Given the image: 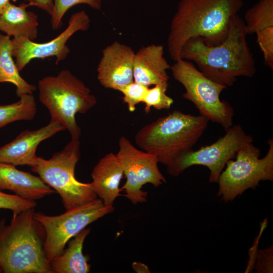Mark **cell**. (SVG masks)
Returning a JSON list of instances; mask_svg holds the SVG:
<instances>
[{"label": "cell", "mask_w": 273, "mask_h": 273, "mask_svg": "<svg viewBox=\"0 0 273 273\" xmlns=\"http://www.w3.org/2000/svg\"><path fill=\"white\" fill-rule=\"evenodd\" d=\"M90 232L84 229L68 242V247L50 262L54 273H87L90 271L89 258L82 252L83 245Z\"/></svg>", "instance_id": "obj_19"}, {"label": "cell", "mask_w": 273, "mask_h": 273, "mask_svg": "<svg viewBox=\"0 0 273 273\" xmlns=\"http://www.w3.org/2000/svg\"><path fill=\"white\" fill-rule=\"evenodd\" d=\"M54 8L51 16L52 27L54 30L60 28L65 13L72 7L78 4H86L95 10H100L102 0H53Z\"/></svg>", "instance_id": "obj_24"}, {"label": "cell", "mask_w": 273, "mask_h": 273, "mask_svg": "<svg viewBox=\"0 0 273 273\" xmlns=\"http://www.w3.org/2000/svg\"><path fill=\"white\" fill-rule=\"evenodd\" d=\"M126 180L121 191L133 204L147 202V192L143 186L150 183L158 187L166 183L160 171L157 157L153 154L135 148L127 138H120L119 151L116 154Z\"/></svg>", "instance_id": "obj_11"}, {"label": "cell", "mask_w": 273, "mask_h": 273, "mask_svg": "<svg viewBox=\"0 0 273 273\" xmlns=\"http://www.w3.org/2000/svg\"><path fill=\"white\" fill-rule=\"evenodd\" d=\"M39 99L49 110L51 120L62 124L71 138L79 139L81 129L76 121L77 113L84 114L97 104L90 89L68 70L38 81Z\"/></svg>", "instance_id": "obj_5"}, {"label": "cell", "mask_w": 273, "mask_h": 273, "mask_svg": "<svg viewBox=\"0 0 273 273\" xmlns=\"http://www.w3.org/2000/svg\"><path fill=\"white\" fill-rule=\"evenodd\" d=\"M64 130L62 124L51 120L48 125L38 129L24 130L12 141L0 147V162L33 167L37 163L36 150L40 143Z\"/></svg>", "instance_id": "obj_14"}, {"label": "cell", "mask_w": 273, "mask_h": 273, "mask_svg": "<svg viewBox=\"0 0 273 273\" xmlns=\"http://www.w3.org/2000/svg\"><path fill=\"white\" fill-rule=\"evenodd\" d=\"M133 269L138 273H149L150 269L147 265L142 262H134L132 264Z\"/></svg>", "instance_id": "obj_30"}, {"label": "cell", "mask_w": 273, "mask_h": 273, "mask_svg": "<svg viewBox=\"0 0 273 273\" xmlns=\"http://www.w3.org/2000/svg\"><path fill=\"white\" fill-rule=\"evenodd\" d=\"M123 175L122 166L113 153L106 154L93 168L91 186L105 206H113L116 198L121 195L119 186Z\"/></svg>", "instance_id": "obj_17"}, {"label": "cell", "mask_w": 273, "mask_h": 273, "mask_svg": "<svg viewBox=\"0 0 273 273\" xmlns=\"http://www.w3.org/2000/svg\"><path fill=\"white\" fill-rule=\"evenodd\" d=\"M168 85V82L162 83L155 84L152 88L149 87L143 102L145 104L146 113H150L152 107L157 110L170 108L174 101L166 94Z\"/></svg>", "instance_id": "obj_23"}, {"label": "cell", "mask_w": 273, "mask_h": 273, "mask_svg": "<svg viewBox=\"0 0 273 273\" xmlns=\"http://www.w3.org/2000/svg\"><path fill=\"white\" fill-rule=\"evenodd\" d=\"M9 190L24 199L36 201L56 192L39 176L0 162V191Z\"/></svg>", "instance_id": "obj_16"}, {"label": "cell", "mask_w": 273, "mask_h": 273, "mask_svg": "<svg viewBox=\"0 0 273 273\" xmlns=\"http://www.w3.org/2000/svg\"><path fill=\"white\" fill-rule=\"evenodd\" d=\"M0 273H3V270H2V268H1V267H0Z\"/></svg>", "instance_id": "obj_32"}, {"label": "cell", "mask_w": 273, "mask_h": 273, "mask_svg": "<svg viewBox=\"0 0 273 273\" xmlns=\"http://www.w3.org/2000/svg\"><path fill=\"white\" fill-rule=\"evenodd\" d=\"M19 98L15 103L0 105V128L15 121L34 118L37 108L33 94H24Z\"/></svg>", "instance_id": "obj_21"}, {"label": "cell", "mask_w": 273, "mask_h": 273, "mask_svg": "<svg viewBox=\"0 0 273 273\" xmlns=\"http://www.w3.org/2000/svg\"><path fill=\"white\" fill-rule=\"evenodd\" d=\"M35 201L24 199L17 195L8 194L0 191V210L1 209L10 210L13 214H18L30 208L36 206Z\"/></svg>", "instance_id": "obj_26"}, {"label": "cell", "mask_w": 273, "mask_h": 273, "mask_svg": "<svg viewBox=\"0 0 273 273\" xmlns=\"http://www.w3.org/2000/svg\"><path fill=\"white\" fill-rule=\"evenodd\" d=\"M113 206H106L101 199L80 206L66 210L58 215H48L35 211L33 217L45 232L43 249L50 262L59 256L68 241L85 227L101 217L113 212Z\"/></svg>", "instance_id": "obj_9"}, {"label": "cell", "mask_w": 273, "mask_h": 273, "mask_svg": "<svg viewBox=\"0 0 273 273\" xmlns=\"http://www.w3.org/2000/svg\"><path fill=\"white\" fill-rule=\"evenodd\" d=\"M170 69L174 78L185 88L183 98L192 102L199 114L225 130L233 125L234 109L229 103L220 99L226 86L209 79L186 60L175 61Z\"/></svg>", "instance_id": "obj_7"}, {"label": "cell", "mask_w": 273, "mask_h": 273, "mask_svg": "<svg viewBox=\"0 0 273 273\" xmlns=\"http://www.w3.org/2000/svg\"><path fill=\"white\" fill-rule=\"evenodd\" d=\"M12 51L10 37L0 33V83L10 82L15 85L18 97L24 94H33L36 86L21 76L13 59Z\"/></svg>", "instance_id": "obj_20"}, {"label": "cell", "mask_w": 273, "mask_h": 273, "mask_svg": "<svg viewBox=\"0 0 273 273\" xmlns=\"http://www.w3.org/2000/svg\"><path fill=\"white\" fill-rule=\"evenodd\" d=\"M244 21L247 35L273 27V0H259L246 12Z\"/></svg>", "instance_id": "obj_22"}, {"label": "cell", "mask_w": 273, "mask_h": 273, "mask_svg": "<svg viewBox=\"0 0 273 273\" xmlns=\"http://www.w3.org/2000/svg\"><path fill=\"white\" fill-rule=\"evenodd\" d=\"M98 66V79L104 87L118 90L133 81L135 53L124 44L115 41L103 50Z\"/></svg>", "instance_id": "obj_13"}, {"label": "cell", "mask_w": 273, "mask_h": 273, "mask_svg": "<svg viewBox=\"0 0 273 273\" xmlns=\"http://www.w3.org/2000/svg\"><path fill=\"white\" fill-rule=\"evenodd\" d=\"M267 144L269 149L263 158H259L260 149L250 142L238 151L236 160L228 161L217 182V195L224 202L233 201L248 189H255L260 181H273L272 138Z\"/></svg>", "instance_id": "obj_8"}, {"label": "cell", "mask_w": 273, "mask_h": 273, "mask_svg": "<svg viewBox=\"0 0 273 273\" xmlns=\"http://www.w3.org/2000/svg\"><path fill=\"white\" fill-rule=\"evenodd\" d=\"M257 42L263 53L265 64L273 69V27L265 28L256 33Z\"/></svg>", "instance_id": "obj_27"}, {"label": "cell", "mask_w": 273, "mask_h": 273, "mask_svg": "<svg viewBox=\"0 0 273 273\" xmlns=\"http://www.w3.org/2000/svg\"><path fill=\"white\" fill-rule=\"evenodd\" d=\"M10 0H0V14L2 12L3 10L6 7V6L10 2Z\"/></svg>", "instance_id": "obj_31"}, {"label": "cell", "mask_w": 273, "mask_h": 273, "mask_svg": "<svg viewBox=\"0 0 273 273\" xmlns=\"http://www.w3.org/2000/svg\"><path fill=\"white\" fill-rule=\"evenodd\" d=\"M31 5L8 3L0 14V30L13 37H25L34 41L38 34L37 16L27 8Z\"/></svg>", "instance_id": "obj_18"}, {"label": "cell", "mask_w": 273, "mask_h": 273, "mask_svg": "<svg viewBox=\"0 0 273 273\" xmlns=\"http://www.w3.org/2000/svg\"><path fill=\"white\" fill-rule=\"evenodd\" d=\"M209 120L175 110L141 128L135 135L137 146L154 155L166 166L191 151L207 127Z\"/></svg>", "instance_id": "obj_4"}, {"label": "cell", "mask_w": 273, "mask_h": 273, "mask_svg": "<svg viewBox=\"0 0 273 273\" xmlns=\"http://www.w3.org/2000/svg\"><path fill=\"white\" fill-rule=\"evenodd\" d=\"M80 157L79 139L71 138L64 149L49 159L38 157L31 167L40 178L61 196L66 210L89 203L97 199L90 183L78 181L75 168Z\"/></svg>", "instance_id": "obj_6"}, {"label": "cell", "mask_w": 273, "mask_h": 273, "mask_svg": "<svg viewBox=\"0 0 273 273\" xmlns=\"http://www.w3.org/2000/svg\"><path fill=\"white\" fill-rule=\"evenodd\" d=\"M34 208L0 220V267L3 273H54L44 252L45 232Z\"/></svg>", "instance_id": "obj_3"}, {"label": "cell", "mask_w": 273, "mask_h": 273, "mask_svg": "<svg viewBox=\"0 0 273 273\" xmlns=\"http://www.w3.org/2000/svg\"><path fill=\"white\" fill-rule=\"evenodd\" d=\"M31 6L36 7L47 12L51 16L53 12V0H24Z\"/></svg>", "instance_id": "obj_29"}, {"label": "cell", "mask_w": 273, "mask_h": 273, "mask_svg": "<svg viewBox=\"0 0 273 273\" xmlns=\"http://www.w3.org/2000/svg\"><path fill=\"white\" fill-rule=\"evenodd\" d=\"M226 130L225 134L214 143L179 157L167 166V172L177 177L193 165L205 166L210 171L209 182L217 183L228 161L236 156L243 146L253 141L252 136L246 134L239 124L233 125Z\"/></svg>", "instance_id": "obj_10"}, {"label": "cell", "mask_w": 273, "mask_h": 273, "mask_svg": "<svg viewBox=\"0 0 273 273\" xmlns=\"http://www.w3.org/2000/svg\"><path fill=\"white\" fill-rule=\"evenodd\" d=\"M149 86L133 81L121 87L118 91L123 95V102L127 105L129 111H134L136 105L143 102Z\"/></svg>", "instance_id": "obj_25"}, {"label": "cell", "mask_w": 273, "mask_h": 273, "mask_svg": "<svg viewBox=\"0 0 273 273\" xmlns=\"http://www.w3.org/2000/svg\"><path fill=\"white\" fill-rule=\"evenodd\" d=\"M243 7L242 0H181L171 23L168 50L174 61L190 38L200 37L208 46L226 38L231 18Z\"/></svg>", "instance_id": "obj_2"}, {"label": "cell", "mask_w": 273, "mask_h": 273, "mask_svg": "<svg viewBox=\"0 0 273 273\" xmlns=\"http://www.w3.org/2000/svg\"><path fill=\"white\" fill-rule=\"evenodd\" d=\"M254 268L258 273L273 272V246L258 251Z\"/></svg>", "instance_id": "obj_28"}, {"label": "cell", "mask_w": 273, "mask_h": 273, "mask_svg": "<svg viewBox=\"0 0 273 273\" xmlns=\"http://www.w3.org/2000/svg\"><path fill=\"white\" fill-rule=\"evenodd\" d=\"M90 18L84 11L73 14L67 27L53 39L37 43L25 37H13L12 54L19 71L33 59L56 57V64L64 60L70 53L66 43L78 31H86L90 25Z\"/></svg>", "instance_id": "obj_12"}, {"label": "cell", "mask_w": 273, "mask_h": 273, "mask_svg": "<svg viewBox=\"0 0 273 273\" xmlns=\"http://www.w3.org/2000/svg\"><path fill=\"white\" fill-rule=\"evenodd\" d=\"M247 35L244 20L236 14L231 18L228 36L222 42L210 47L199 37H191L183 46L180 58L194 62L211 80L232 86L238 77H252L256 72Z\"/></svg>", "instance_id": "obj_1"}, {"label": "cell", "mask_w": 273, "mask_h": 273, "mask_svg": "<svg viewBox=\"0 0 273 273\" xmlns=\"http://www.w3.org/2000/svg\"><path fill=\"white\" fill-rule=\"evenodd\" d=\"M163 55L162 45L151 44L140 49L134 57L133 81L147 86L168 83L167 70L171 66Z\"/></svg>", "instance_id": "obj_15"}]
</instances>
